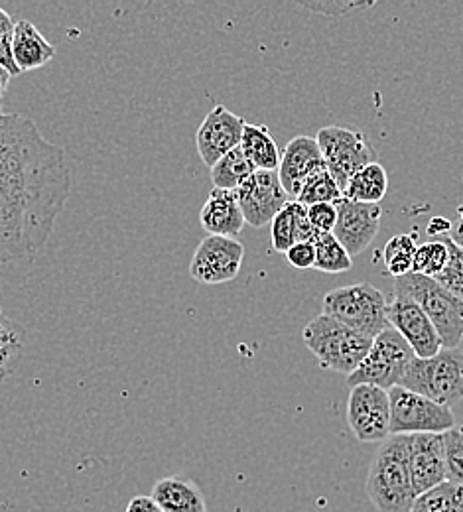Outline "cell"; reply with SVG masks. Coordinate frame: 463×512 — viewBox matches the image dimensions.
Segmentation results:
<instances>
[{"label": "cell", "instance_id": "cell-1", "mask_svg": "<svg viewBox=\"0 0 463 512\" xmlns=\"http://www.w3.org/2000/svg\"><path fill=\"white\" fill-rule=\"evenodd\" d=\"M71 193L64 148L34 121L0 119V264L36 255L48 243Z\"/></svg>", "mask_w": 463, "mask_h": 512}, {"label": "cell", "instance_id": "cell-2", "mask_svg": "<svg viewBox=\"0 0 463 512\" xmlns=\"http://www.w3.org/2000/svg\"><path fill=\"white\" fill-rule=\"evenodd\" d=\"M365 491L379 512L412 511L416 493L408 467V436H389L377 449Z\"/></svg>", "mask_w": 463, "mask_h": 512}, {"label": "cell", "instance_id": "cell-3", "mask_svg": "<svg viewBox=\"0 0 463 512\" xmlns=\"http://www.w3.org/2000/svg\"><path fill=\"white\" fill-rule=\"evenodd\" d=\"M304 343L316 355L322 369L353 375L367 357L373 339L322 314L302 331Z\"/></svg>", "mask_w": 463, "mask_h": 512}, {"label": "cell", "instance_id": "cell-4", "mask_svg": "<svg viewBox=\"0 0 463 512\" xmlns=\"http://www.w3.org/2000/svg\"><path fill=\"white\" fill-rule=\"evenodd\" d=\"M393 294L414 300L436 327L444 349H458L463 343V302L434 278L406 274L395 278Z\"/></svg>", "mask_w": 463, "mask_h": 512}, {"label": "cell", "instance_id": "cell-5", "mask_svg": "<svg viewBox=\"0 0 463 512\" xmlns=\"http://www.w3.org/2000/svg\"><path fill=\"white\" fill-rule=\"evenodd\" d=\"M398 386L440 406L452 408L463 400V349H442L430 359L410 363Z\"/></svg>", "mask_w": 463, "mask_h": 512}, {"label": "cell", "instance_id": "cell-6", "mask_svg": "<svg viewBox=\"0 0 463 512\" xmlns=\"http://www.w3.org/2000/svg\"><path fill=\"white\" fill-rule=\"evenodd\" d=\"M387 306L389 300L385 294L369 282L335 288L324 298L326 316L371 339L391 327L387 320Z\"/></svg>", "mask_w": 463, "mask_h": 512}, {"label": "cell", "instance_id": "cell-7", "mask_svg": "<svg viewBox=\"0 0 463 512\" xmlns=\"http://www.w3.org/2000/svg\"><path fill=\"white\" fill-rule=\"evenodd\" d=\"M414 357L416 355L408 347V343L393 327H389L373 339L367 357L363 359L359 369L347 377V384L349 388L359 384H371L389 392L393 386L400 384Z\"/></svg>", "mask_w": 463, "mask_h": 512}, {"label": "cell", "instance_id": "cell-8", "mask_svg": "<svg viewBox=\"0 0 463 512\" xmlns=\"http://www.w3.org/2000/svg\"><path fill=\"white\" fill-rule=\"evenodd\" d=\"M391 400V436L446 434L456 424L452 408L440 406L402 386L389 390Z\"/></svg>", "mask_w": 463, "mask_h": 512}, {"label": "cell", "instance_id": "cell-9", "mask_svg": "<svg viewBox=\"0 0 463 512\" xmlns=\"http://www.w3.org/2000/svg\"><path fill=\"white\" fill-rule=\"evenodd\" d=\"M316 142L320 146L326 168L341 192L355 172L371 162H377V154L367 136L353 128L335 125L320 128Z\"/></svg>", "mask_w": 463, "mask_h": 512}, {"label": "cell", "instance_id": "cell-10", "mask_svg": "<svg viewBox=\"0 0 463 512\" xmlns=\"http://www.w3.org/2000/svg\"><path fill=\"white\" fill-rule=\"evenodd\" d=\"M347 424L359 442L383 444L391 436L389 392L371 384L353 386L347 400Z\"/></svg>", "mask_w": 463, "mask_h": 512}, {"label": "cell", "instance_id": "cell-11", "mask_svg": "<svg viewBox=\"0 0 463 512\" xmlns=\"http://www.w3.org/2000/svg\"><path fill=\"white\" fill-rule=\"evenodd\" d=\"M245 247L237 239L207 235L190 262V276L205 286L231 282L239 276Z\"/></svg>", "mask_w": 463, "mask_h": 512}, {"label": "cell", "instance_id": "cell-12", "mask_svg": "<svg viewBox=\"0 0 463 512\" xmlns=\"http://www.w3.org/2000/svg\"><path fill=\"white\" fill-rule=\"evenodd\" d=\"M387 320L418 359H430L444 349L432 321L408 296L393 294L387 306Z\"/></svg>", "mask_w": 463, "mask_h": 512}, {"label": "cell", "instance_id": "cell-13", "mask_svg": "<svg viewBox=\"0 0 463 512\" xmlns=\"http://www.w3.org/2000/svg\"><path fill=\"white\" fill-rule=\"evenodd\" d=\"M337 223L333 229V237L347 251V255H361L377 237L381 229L383 209L381 205L357 203L347 197H341L337 203Z\"/></svg>", "mask_w": 463, "mask_h": 512}, {"label": "cell", "instance_id": "cell-14", "mask_svg": "<svg viewBox=\"0 0 463 512\" xmlns=\"http://www.w3.org/2000/svg\"><path fill=\"white\" fill-rule=\"evenodd\" d=\"M237 199L245 217V223L251 227H265L288 205L290 197L284 192L278 172L257 170L239 190Z\"/></svg>", "mask_w": 463, "mask_h": 512}, {"label": "cell", "instance_id": "cell-15", "mask_svg": "<svg viewBox=\"0 0 463 512\" xmlns=\"http://www.w3.org/2000/svg\"><path fill=\"white\" fill-rule=\"evenodd\" d=\"M245 119L231 113L227 107H213L196 132L199 158L205 166H215L227 152L241 146Z\"/></svg>", "mask_w": 463, "mask_h": 512}, {"label": "cell", "instance_id": "cell-16", "mask_svg": "<svg viewBox=\"0 0 463 512\" xmlns=\"http://www.w3.org/2000/svg\"><path fill=\"white\" fill-rule=\"evenodd\" d=\"M408 467L416 497L448 481L442 434L408 436Z\"/></svg>", "mask_w": 463, "mask_h": 512}, {"label": "cell", "instance_id": "cell-17", "mask_svg": "<svg viewBox=\"0 0 463 512\" xmlns=\"http://www.w3.org/2000/svg\"><path fill=\"white\" fill-rule=\"evenodd\" d=\"M324 170H328V168H326V162L322 158L316 138L296 136L286 144L276 172H278L284 192L288 193L290 199L296 201L306 180Z\"/></svg>", "mask_w": 463, "mask_h": 512}, {"label": "cell", "instance_id": "cell-18", "mask_svg": "<svg viewBox=\"0 0 463 512\" xmlns=\"http://www.w3.org/2000/svg\"><path fill=\"white\" fill-rule=\"evenodd\" d=\"M199 223L207 235L237 239L245 227V217L237 199V193L213 190L205 199Z\"/></svg>", "mask_w": 463, "mask_h": 512}, {"label": "cell", "instance_id": "cell-19", "mask_svg": "<svg viewBox=\"0 0 463 512\" xmlns=\"http://www.w3.org/2000/svg\"><path fill=\"white\" fill-rule=\"evenodd\" d=\"M318 235L308 221V207L298 201H288L270 223L272 249L282 255L296 243H314Z\"/></svg>", "mask_w": 463, "mask_h": 512}, {"label": "cell", "instance_id": "cell-20", "mask_svg": "<svg viewBox=\"0 0 463 512\" xmlns=\"http://www.w3.org/2000/svg\"><path fill=\"white\" fill-rule=\"evenodd\" d=\"M56 58V48L30 20H18L12 36V60L20 73L40 69Z\"/></svg>", "mask_w": 463, "mask_h": 512}, {"label": "cell", "instance_id": "cell-21", "mask_svg": "<svg viewBox=\"0 0 463 512\" xmlns=\"http://www.w3.org/2000/svg\"><path fill=\"white\" fill-rule=\"evenodd\" d=\"M150 497L164 512H207L201 489L186 477L160 479Z\"/></svg>", "mask_w": 463, "mask_h": 512}, {"label": "cell", "instance_id": "cell-22", "mask_svg": "<svg viewBox=\"0 0 463 512\" xmlns=\"http://www.w3.org/2000/svg\"><path fill=\"white\" fill-rule=\"evenodd\" d=\"M387 190H389V174L385 166L379 162H371L351 176V180L343 190V197L357 203L379 205L385 199Z\"/></svg>", "mask_w": 463, "mask_h": 512}, {"label": "cell", "instance_id": "cell-23", "mask_svg": "<svg viewBox=\"0 0 463 512\" xmlns=\"http://www.w3.org/2000/svg\"><path fill=\"white\" fill-rule=\"evenodd\" d=\"M241 150L245 158L255 166V170L276 172L280 166V152L276 140L272 138L265 125H245Z\"/></svg>", "mask_w": 463, "mask_h": 512}, {"label": "cell", "instance_id": "cell-24", "mask_svg": "<svg viewBox=\"0 0 463 512\" xmlns=\"http://www.w3.org/2000/svg\"><path fill=\"white\" fill-rule=\"evenodd\" d=\"M255 166L245 158L241 146L227 152L215 166H211V182L215 190L237 192L253 174Z\"/></svg>", "mask_w": 463, "mask_h": 512}, {"label": "cell", "instance_id": "cell-25", "mask_svg": "<svg viewBox=\"0 0 463 512\" xmlns=\"http://www.w3.org/2000/svg\"><path fill=\"white\" fill-rule=\"evenodd\" d=\"M26 345V329L6 318L0 310V381L12 375L22 359Z\"/></svg>", "mask_w": 463, "mask_h": 512}, {"label": "cell", "instance_id": "cell-26", "mask_svg": "<svg viewBox=\"0 0 463 512\" xmlns=\"http://www.w3.org/2000/svg\"><path fill=\"white\" fill-rule=\"evenodd\" d=\"M410 512H463V485L444 481L418 495Z\"/></svg>", "mask_w": 463, "mask_h": 512}, {"label": "cell", "instance_id": "cell-27", "mask_svg": "<svg viewBox=\"0 0 463 512\" xmlns=\"http://www.w3.org/2000/svg\"><path fill=\"white\" fill-rule=\"evenodd\" d=\"M314 247H316V266H314L316 270L326 274H341L351 270L353 258L347 255V251L339 245V241L331 233L318 235V239L314 241Z\"/></svg>", "mask_w": 463, "mask_h": 512}, {"label": "cell", "instance_id": "cell-28", "mask_svg": "<svg viewBox=\"0 0 463 512\" xmlns=\"http://www.w3.org/2000/svg\"><path fill=\"white\" fill-rule=\"evenodd\" d=\"M416 241L412 235H395L383 251V264L387 272L395 278L406 276L412 272L414 255H416Z\"/></svg>", "mask_w": 463, "mask_h": 512}, {"label": "cell", "instance_id": "cell-29", "mask_svg": "<svg viewBox=\"0 0 463 512\" xmlns=\"http://www.w3.org/2000/svg\"><path fill=\"white\" fill-rule=\"evenodd\" d=\"M341 197H343V192L339 190V186L331 178L330 172L324 170V172L314 174L312 178L306 180V184L302 186L296 201L310 207V205H316V203H337Z\"/></svg>", "mask_w": 463, "mask_h": 512}, {"label": "cell", "instance_id": "cell-30", "mask_svg": "<svg viewBox=\"0 0 463 512\" xmlns=\"http://www.w3.org/2000/svg\"><path fill=\"white\" fill-rule=\"evenodd\" d=\"M448 245L446 241L424 243L416 249L412 272L428 278H436L448 264Z\"/></svg>", "mask_w": 463, "mask_h": 512}, {"label": "cell", "instance_id": "cell-31", "mask_svg": "<svg viewBox=\"0 0 463 512\" xmlns=\"http://www.w3.org/2000/svg\"><path fill=\"white\" fill-rule=\"evenodd\" d=\"M446 245L450 255L448 264L434 280L463 302V249H460L450 237H446Z\"/></svg>", "mask_w": 463, "mask_h": 512}, {"label": "cell", "instance_id": "cell-32", "mask_svg": "<svg viewBox=\"0 0 463 512\" xmlns=\"http://www.w3.org/2000/svg\"><path fill=\"white\" fill-rule=\"evenodd\" d=\"M444 438V453H446V475L448 481L463 485V424L454 426Z\"/></svg>", "mask_w": 463, "mask_h": 512}, {"label": "cell", "instance_id": "cell-33", "mask_svg": "<svg viewBox=\"0 0 463 512\" xmlns=\"http://www.w3.org/2000/svg\"><path fill=\"white\" fill-rule=\"evenodd\" d=\"M14 20L6 10L0 8V65L12 75H20L18 67L12 60V36H14Z\"/></svg>", "mask_w": 463, "mask_h": 512}, {"label": "cell", "instance_id": "cell-34", "mask_svg": "<svg viewBox=\"0 0 463 512\" xmlns=\"http://www.w3.org/2000/svg\"><path fill=\"white\" fill-rule=\"evenodd\" d=\"M308 221L316 233H333L337 223V207L335 203H316L308 207Z\"/></svg>", "mask_w": 463, "mask_h": 512}, {"label": "cell", "instance_id": "cell-35", "mask_svg": "<svg viewBox=\"0 0 463 512\" xmlns=\"http://www.w3.org/2000/svg\"><path fill=\"white\" fill-rule=\"evenodd\" d=\"M286 260L296 270H310L316 266V247L314 243H296L286 253Z\"/></svg>", "mask_w": 463, "mask_h": 512}, {"label": "cell", "instance_id": "cell-36", "mask_svg": "<svg viewBox=\"0 0 463 512\" xmlns=\"http://www.w3.org/2000/svg\"><path fill=\"white\" fill-rule=\"evenodd\" d=\"M308 10L314 12H322L326 16H341L345 12H353V10H361V8H369L371 2H318V4H304Z\"/></svg>", "mask_w": 463, "mask_h": 512}, {"label": "cell", "instance_id": "cell-37", "mask_svg": "<svg viewBox=\"0 0 463 512\" xmlns=\"http://www.w3.org/2000/svg\"><path fill=\"white\" fill-rule=\"evenodd\" d=\"M125 512H164L156 503L152 497H134L133 501L127 505V511Z\"/></svg>", "mask_w": 463, "mask_h": 512}, {"label": "cell", "instance_id": "cell-38", "mask_svg": "<svg viewBox=\"0 0 463 512\" xmlns=\"http://www.w3.org/2000/svg\"><path fill=\"white\" fill-rule=\"evenodd\" d=\"M450 239H452L460 249H463V209H460V221H458V225L454 227Z\"/></svg>", "mask_w": 463, "mask_h": 512}, {"label": "cell", "instance_id": "cell-39", "mask_svg": "<svg viewBox=\"0 0 463 512\" xmlns=\"http://www.w3.org/2000/svg\"><path fill=\"white\" fill-rule=\"evenodd\" d=\"M10 79H12V75L0 65V101H2V97H4V93H6V89H8V83H10Z\"/></svg>", "mask_w": 463, "mask_h": 512}, {"label": "cell", "instance_id": "cell-40", "mask_svg": "<svg viewBox=\"0 0 463 512\" xmlns=\"http://www.w3.org/2000/svg\"><path fill=\"white\" fill-rule=\"evenodd\" d=\"M0 119H2V113H0Z\"/></svg>", "mask_w": 463, "mask_h": 512}]
</instances>
